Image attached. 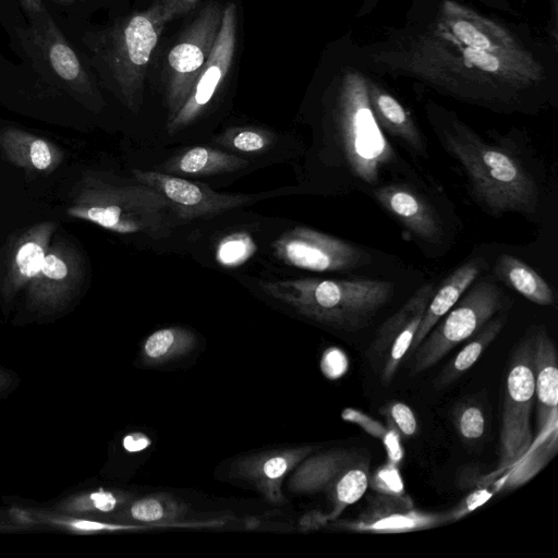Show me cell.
<instances>
[{
	"label": "cell",
	"instance_id": "6da1fadb",
	"mask_svg": "<svg viewBox=\"0 0 558 558\" xmlns=\"http://www.w3.org/2000/svg\"><path fill=\"white\" fill-rule=\"evenodd\" d=\"M380 70L454 97L507 102L546 78L539 56L505 23L445 0L425 25L371 52Z\"/></svg>",
	"mask_w": 558,
	"mask_h": 558
},
{
	"label": "cell",
	"instance_id": "7a4b0ae2",
	"mask_svg": "<svg viewBox=\"0 0 558 558\" xmlns=\"http://www.w3.org/2000/svg\"><path fill=\"white\" fill-rule=\"evenodd\" d=\"M0 22L19 59L0 57L11 80L40 92L64 93L89 108L98 106L96 78L48 5L26 16L17 2L5 4L0 8Z\"/></svg>",
	"mask_w": 558,
	"mask_h": 558
},
{
	"label": "cell",
	"instance_id": "3957f363",
	"mask_svg": "<svg viewBox=\"0 0 558 558\" xmlns=\"http://www.w3.org/2000/svg\"><path fill=\"white\" fill-rule=\"evenodd\" d=\"M57 21L90 72L125 106L137 110L149 59L167 23L158 2L105 27H93L66 16Z\"/></svg>",
	"mask_w": 558,
	"mask_h": 558
},
{
	"label": "cell",
	"instance_id": "277c9868",
	"mask_svg": "<svg viewBox=\"0 0 558 558\" xmlns=\"http://www.w3.org/2000/svg\"><path fill=\"white\" fill-rule=\"evenodd\" d=\"M438 134L446 150L463 168L473 196L487 213H536L537 185L513 154L485 142L454 114L439 126Z\"/></svg>",
	"mask_w": 558,
	"mask_h": 558
},
{
	"label": "cell",
	"instance_id": "5b68a950",
	"mask_svg": "<svg viewBox=\"0 0 558 558\" xmlns=\"http://www.w3.org/2000/svg\"><path fill=\"white\" fill-rule=\"evenodd\" d=\"M258 287L299 314L345 331L365 327L395 293L393 282L375 279L262 280Z\"/></svg>",
	"mask_w": 558,
	"mask_h": 558
},
{
	"label": "cell",
	"instance_id": "8992f818",
	"mask_svg": "<svg viewBox=\"0 0 558 558\" xmlns=\"http://www.w3.org/2000/svg\"><path fill=\"white\" fill-rule=\"evenodd\" d=\"M80 199L68 209L69 216L122 234L143 233L165 239L179 219L166 198L138 182L114 184L93 180Z\"/></svg>",
	"mask_w": 558,
	"mask_h": 558
},
{
	"label": "cell",
	"instance_id": "52a82bcc",
	"mask_svg": "<svg viewBox=\"0 0 558 558\" xmlns=\"http://www.w3.org/2000/svg\"><path fill=\"white\" fill-rule=\"evenodd\" d=\"M366 78L355 68L340 72L333 88V119L351 171L375 184L380 170L393 160L395 151L371 108Z\"/></svg>",
	"mask_w": 558,
	"mask_h": 558
},
{
	"label": "cell",
	"instance_id": "ba28073f",
	"mask_svg": "<svg viewBox=\"0 0 558 558\" xmlns=\"http://www.w3.org/2000/svg\"><path fill=\"white\" fill-rule=\"evenodd\" d=\"M474 282L410 355L412 375L430 368L456 345L475 335L490 318L510 308L511 299L493 279H476Z\"/></svg>",
	"mask_w": 558,
	"mask_h": 558
},
{
	"label": "cell",
	"instance_id": "9c48e42d",
	"mask_svg": "<svg viewBox=\"0 0 558 558\" xmlns=\"http://www.w3.org/2000/svg\"><path fill=\"white\" fill-rule=\"evenodd\" d=\"M535 378L532 333L514 348L506 380L499 441V466L502 487L527 456L533 441L531 413Z\"/></svg>",
	"mask_w": 558,
	"mask_h": 558
},
{
	"label": "cell",
	"instance_id": "30bf717a",
	"mask_svg": "<svg viewBox=\"0 0 558 558\" xmlns=\"http://www.w3.org/2000/svg\"><path fill=\"white\" fill-rule=\"evenodd\" d=\"M536 429L532 446L505 488H518L535 476L558 450V364L554 341L544 328L532 333Z\"/></svg>",
	"mask_w": 558,
	"mask_h": 558
},
{
	"label": "cell",
	"instance_id": "8fae6325",
	"mask_svg": "<svg viewBox=\"0 0 558 558\" xmlns=\"http://www.w3.org/2000/svg\"><path fill=\"white\" fill-rule=\"evenodd\" d=\"M222 9L215 2L195 16L167 59L166 100L168 121L186 101L216 41Z\"/></svg>",
	"mask_w": 558,
	"mask_h": 558
},
{
	"label": "cell",
	"instance_id": "7c38bea8",
	"mask_svg": "<svg viewBox=\"0 0 558 558\" xmlns=\"http://www.w3.org/2000/svg\"><path fill=\"white\" fill-rule=\"evenodd\" d=\"M276 256L284 264L311 271H342L372 263L365 250L333 235L299 226L274 243Z\"/></svg>",
	"mask_w": 558,
	"mask_h": 558
},
{
	"label": "cell",
	"instance_id": "4fadbf2b",
	"mask_svg": "<svg viewBox=\"0 0 558 558\" xmlns=\"http://www.w3.org/2000/svg\"><path fill=\"white\" fill-rule=\"evenodd\" d=\"M132 174L136 182L153 189L166 198L179 220L183 221L220 215L271 194L219 193L207 185L154 170L134 169Z\"/></svg>",
	"mask_w": 558,
	"mask_h": 558
},
{
	"label": "cell",
	"instance_id": "5bb4252c",
	"mask_svg": "<svg viewBox=\"0 0 558 558\" xmlns=\"http://www.w3.org/2000/svg\"><path fill=\"white\" fill-rule=\"evenodd\" d=\"M235 38L236 10L233 3H229L223 9L216 41L191 94L175 116L167 121L169 135L191 124L211 101L231 66Z\"/></svg>",
	"mask_w": 558,
	"mask_h": 558
},
{
	"label": "cell",
	"instance_id": "9a60e30c",
	"mask_svg": "<svg viewBox=\"0 0 558 558\" xmlns=\"http://www.w3.org/2000/svg\"><path fill=\"white\" fill-rule=\"evenodd\" d=\"M450 522L449 512L416 509L407 495L372 496L363 511L352 520L337 523L338 529L354 533L399 534L433 529Z\"/></svg>",
	"mask_w": 558,
	"mask_h": 558
},
{
	"label": "cell",
	"instance_id": "2e32d148",
	"mask_svg": "<svg viewBox=\"0 0 558 558\" xmlns=\"http://www.w3.org/2000/svg\"><path fill=\"white\" fill-rule=\"evenodd\" d=\"M435 293L433 283H425L378 329L372 344L376 356H383L381 385L388 386L400 363L409 353L424 312Z\"/></svg>",
	"mask_w": 558,
	"mask_h": 558
},
{
	"label": "cell",
	"instance_id": "e0dca14e",
	"mask_svg": "<svg viewBox=\"0 0 558 558\" xmlns=\"http://www.w3.org/2000/svg\"><path fill=\"white\" fill-rule=\"evenodd\" d=\"M376 201L410 232L424 242L436 244L442 228L433 206L405 184H388L374 191Z\"/></svg>",
	"mask_w": 558,
	"mask_h": 558
},
{
	"label": "cell",
	"instance_id": "ac0fdd59",
	"mask_svg": "<svg viewBox=\"0 0 558 558\" xmlns=\"http://www.w3.org/2000/svg\"><path fill=\"white\" fill-rule=\"evenodd\" d=\"M312 451L313 447L304 446L247 457L236 464V473L254 483L265 498L279 501L283 477Z\"/></svg>",
	"mask_w": 558,
	"mask_h": 558
},
{
	"label": "cell",
	"instance_id": "d6986e66",
	"mask_svg": "<svg viewBox=\"0 0 558 558\" xmlns=\"http://www.w3.org/2000/svg\"><path fill=\"white\" fill-rule=\"evenodd\" d=\"M80 275L78 258L69 250H49L38 275L31 281L29 295L43 306L60 304L76 288Z\"/></svg>",
	"mask_w": 558,
	"mask_h": 558
},
{
	"label": "cell",
	"instance_id": "ffe728a7",
	"mask_svg": "<svg viewBox=\"0 0 558 558\" xmlns=\"http://www.w3.org/2000/svg\"><path fill=\"white\" fill-rule=\"evenodd\" d=\"M485 263L482 258H473L454 269L433 294L418 325L413 343L410 348L411 355L432 328L445 316L459 301L463 293L474 283L481 275Z\"/></svg>",
	"mask_w": 558,
	"mask_h": 558
},
{
	"label": "cell",
	"instance_id": "44dd1931",
	"mask_svg": "<svg viewBox=\"0 0 558 558\" xmlns=\"http://www.w3.org/2000/svg\"><path fill=\"white\" fill-rule=\"evenodd\" d=\"M53 231L54 223L46 221L33 226L19 239L4 283L7 295L11 296L38 275Z\"/></svg>",
	"mask_w": 558,
	"mask_h": 558
},
{
	"label": "cell",
	"instance_id": "7402d4cb",
	"mask_svg": "<svg viewBox=\"0 0 558 558\" xmlns=\"http://www.w3.org/2000/svg\"><path fill=\"white\" fill-rule=\"evenodd\" d=\"M366 83L369 105L379 126L400 137L412 149L424 151L421 132L410 111L374 80L367 77Z\"/></svg>",
	"mask_w": 558,
	"mask_h": 558
},
{
	"label": "cell",
	"instance_id": "603a6c76",
	"mask_svg": "<svg viewBox=\"0 0 558 558\" xmlns=\"http://www.w3.org/2000/svg\"><path fill=\"white\" fill-rule=\"evenodd\" d=\"M0 146L12 162L27 170H53L62 159L56 145L19 129L1 131Z\"/></svg>",
	"mask_w": 558,
	"mask_h": 558
},
{
	"label": "cell",
	"instance_id": "cb8c5ba5",
	"mask_svg": "<svg viewBox=\"0 0 558 558\" xmlns=\"http://www.w3.org/2000/svg\"><path fill=\"white\" fill-rule=\"evenodd\" d=\"M355 452L333 449L312 456L296 469L289 482V488L299 493H315L330 487L338 475L359 460Z\"/></svg>",
	"mask_w": 558,
	"mask_h": 558
},
{
	"label": "cell",
	"instance_id": "d4e9b609",
	"mask_svg": "<svg viewBox=\"0 0 558 558\" xmlns=\"http://www.w3.org/2000/svg\"><path fill=\"white\" fill-rule=\"evenodd\" d=\"M248 160L216 148L195 146L174 155L162 168L169 173L210 175L245 168Z\"/></svg>",
	"mask_w": 558,
	"mask_h": 558
},
{
	"label": "cell",
	"instance_id": "484cf974",
	"mask_svg": "<svg viewBox=\"0 0 558 558\" xmlns=\"http://www.w3.org/2000/svg\"><path fill=\"white\" fill-rule=\"evenodd\" d=\"M496 278L520 293L530 302L542 306L553 305L555 295L550 286L521 259L501 254L494 266Z\"/></svg>",
	"mask_w": 558,
	"mask_h": 558
},
{
	"label": "cell",
	"instance_id": "4316f807",
	"mask_svg": "<svg viewBox=\"0 0 558 558\" xmlns=\"http://www.w3.org/2000/svg\"><path fill=\"white\" fill-rule=\"evenodd\" d=\"M506 320V312H501L490 318L476 332L475 337L446 365L438 377L437 385L441 387L448 386L469 371L500 333Z\"/></svg>",
	"mask_w": 558,
	"mask_h": 558
},
{
	"label": "cell",
	"instance_id": "83f0119b",
	"mask_svg": "<svg viewBox=\"0 0 558 558\" xmlns=\"http://www.w3.org/2000/svg\"><path fill=\"white\" fill-rule=\"evenodd\" d=\"M195 344V335L186 328H161L146 338L142 348V360L147 365H159L185 355Z\"/></svg>",
	"mask_w": 558,
	"mask_h": 558
},
{
	"label": "cell",
	"instance_id": "f1b7e54d",
	"mask_svg": "<svg viewBox=\"0 0 558 558\" xmlns=\"http://www.w3.org/2000/svg\"><path fill=\"white\" fill-rule=\"evenodd\" d=\"M369 462L360 458L348 465L333 481L327 493L332 502L329 520H335L348 507L359 501L368 488Z\"/></svg>",
	"mask_w": 558,
	"mask_h": 558
},
{
	"label": "cell",
	"instance_id": "f546056e",
	"mask_svg": "<svg viewBox=\"0 0 558 558\" xmlns=\"http://www.w3.org/2000/svg\"><path fill=\"white\" fill-rule=\"evenodd\" d=\"M184 509V506L172 496L158 494L130 501L116 512V517L120 520L165 524L180 518Z\"/></svg>",
	"mask_w": 558,
	"mask_h": 558
},
{
	"label": "cell",
	"instance_id": "4dcf8cb0",
	"mask_svg": "<svg viewBox=\"0 0 558 558\" xmlns=\"http://www.w3.org/2000/svg\"><path fill=\"white\" fill-rule=\"evenodd\" d=\"M131 500L132 497L126 493L99 489L75 497L63 508L75 513L102 514L118 512Z\"/></svg>",
	"mask_w": 558,
	"mask_h": 558
},
{
	"label": "cell",
	"instance_id": "1f68e13d",
	"mask_svg": "<svg viewBox=\"0 0 558 558\" xmlns=\"http://www.w3.org/2000/svg\"><path fill=\"white\" fill-rule=\"evenodd\" d=\"M235 151L258 154L267 150L275 142V135L263 129L246 126L228 130L217 140Z\"/></svg>",
	"mask_w": 558,
	"mask_h": 558
},
{
	"label": "cell",
	"instance_id": "d6a6232c",
	"mask_svg": "<svg viewBox=\"0 0 558 558\" xmlns=\"http://www.w3.org/2000/svg\"><path fill=\"white\" fill-rule=\"evenodd\" d=\"M255 251L253 239L245 232H235L220 240L217 260L226 267H235L247 260Z\"/></svg>",
	"mask_w": 558,
	"mask_h": 558
},
{
	"label": "cell",
	"instance_id": "836d02e7",
	"mask_svg": "<svg viewBox=\"0 0 558 558\" xmlns=\"http://www.w3.org/2000/svg\"><path fill=\"white\" fill-rule=\"evenodd\" d=\"M368 486L378 494L400 497L405 495L399 465L387 461L368 478Z\"/></svg>",
	"mask_w": 558,
	"mask_h": 558
},
{
	"label": "cell",
	"instance_id": "e575fe53",
	"mask_svg": "<svg viewBox=\"0 0 558 558\" xmlns=\"http://www.w3.org/2000/svg\"><path fill=\"white\" fill-rule=\"evenodd\" d=\"M457 425L464 439L481 438L485 430V417L482 409L473 404L463 407L458 413Z\"/></svg>",
	"mask_w": 558,
	"mask_h": 558
},
{
	"label": "cell",
	"instance_id": "d590c367",
	"mask_svg": "<svg viewBox=\"0 0 558 558\" xmlns=\"http://www.w3.org/2000/svg\"><path fill=\"white\" fill-rule=\"evenodd\" d=\"M390 421L405 437H412L417 430V421L412 409L403 402H390L386 409Z\"/></svg>",
	"mask_w": 558,
	"mask_h": 558
},
{
	"label": "cell",
	"instance_id": "8d00e7d4",
	"mask_svg": "<svg viewBox=\"0 0 558 558\" xmlns=\"http://www.w3.org/2000/svg\"><path fill=\"white\" fill-rule=\"evenodd\" d=\"M494 495V492L488 487L478 488L465 496L454 509L449 512L450 522L462 519L476 508L481 507Z\"/></svg>",
	"mask_w": 558,
	"mask_h": 558
},
{
	"label": "cell",
	"instance_id": "74e56055",
	"mask_svg": "<svg viewBox=\"0 0 558 558\" xmlns=\"http://www.w3.org/2000/svg\"><path fill=\"white\" fill-rule=\"evenodd\" d=\"M349 361L344 352L339 348H329L322 356L320 368L324 375L330 379L341 377L348 371Z\"/></svg>",
	"mask_w": 558,
	"mask_h": 558
},
{
	"label": "cell",
	"instance_id": "f35d334b",
	"mask_svg": "<svg viewBox=\"0 0 558 558\" xmlns=\"http://www.w3.org/2000/svg\"><path fill=\"white\" fill-rule=\"evenodd\" d=\"M342 417L345 421H350L354 424H357L366 433L371 434L373 437H376L380 440L384 438L387 432V427L383 426L379 422L362 413L359 410L345 409L342 413Z\"/></svg>",
	"mask_w": 558,
	"mask_h": 558
},
{
	"label": "cell",
	"instance_id": "ab89813d",
	"mask_svg": "<svg viewBox=\"0 0 558 558\" xmlns=\"http://www.w3.org/2000/svg\"><path fill=\"white\" fill-rule=\"evenodd\" d=\"M381 442L385 446L388 461L399 465L403 459L404 450L401 445V434L390 421H388L387 432Z\"/></svg>",
	"mask_w": 558,
	"mask_h": 558
},
{
	"label": "cell",
	"instance_id": "60d3db41",
	"mask_svg": "<svg viewBox=\"0 0 558 558\" xmlns=\"http://www.w3.org/2000/svg\"><path fill=\"white\" fill-rule=\"evenodd\" d=\"M199 0H157L166 22L191 11Z\"/></svg>",
	"mask_w": 558,
	"mask_h": 558
},
{
	"label": "cell",
	"instance_id": "b9f144b4",
	"mask_svg": "<svg viewBox=\"0 0 558 558\" xmlns=\"http://www.w3.org/2000/svg\"><path fill=\"white\" fill-rule=\"evenodd\" d=\"M151 440L143 433H131L123 438V447L129 452H140L149 447Z\"/></svg>",
	"mask_w": 558,
	"mask_h": 558
},
{
	"label": "cell",
	"instance_id": "7bdbcfd3",
	"mask_svg": "<svg viewBox=\"0 0 558 558\" xmlns=\"http://www.w3.org/2000/svg\"><path fill=\"white\" fill-rule=\"evenodd\" d=\"M304 525L307 529H317L319 526L325 525L328 521V514H324L320 512H312L308 515L305 517Z\"/></svg>",
	"mask_w": 558,
	"mask_h": 558
},
{
	"label": "cell",
	"instance_id": "ee69618b",
	"mask_svg": "<svg viewBox=\"0 0 558 558\" xmlns=\"http://www.w3.org/2000/svg\"><path fill=\"white\" fill-rule=\"evenodd\" d=\"M15 386V379L9 373L0 368V395L7 393Z\"/></svg>",
	"mask_w": 558,
	"mask_h": 558
},
{
	"label": "cell",
	"instance_id": "f6af8a7d",
	"mask_svg": "<svg viewBox=\"0 0 558 558\" xmlns=\"http://www.w3.org/2000/svg\"><path fill=\"white\" fill-rule=\"evenodd\" d=\"M49 1L58 7L69 8V7L75 5L76 3L84 1V0H49Z\"/></svg>",
	"mask_w": 558,
	"mask_h": 558
},
{
	"label": "cell",
	"instance_id": "bcb514c9",
	"mask_svg": "<svg viewBox=\"0 0 558 558\" xmlns=\"http://www.w3.org/2000/svg\"><path fill=\"white\" fill-rule=\"evenodd\" d=\"M551 4V10L554 11V15L557 14V0H549Z\"/></svg>",
	"mask_w": 558,
	"mask_h": 558
}]
</instances>
